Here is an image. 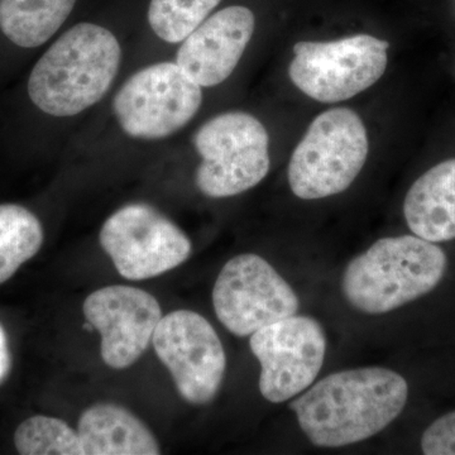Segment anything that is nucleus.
Instances as JSON below:
<instances>
[{
	"label": "nucleus",
	"mask_w": 455,
	"mask_h": 455,
	"mask_svg": "<svg viewBox=\"0 0 455 455\" xmlns=\"http://www.w3.org/2000/svg\"><path fill=\"white\" fill-rule=\"evenodd\" d=\"M407 396L401 374L368 367L331 374L290 406L314 445L339 448L386 429L403 412Z\"/></svg>",
	"instance_id": "f257e3e1"
},
{
	"label": "nucleus",
	"mask_w": 455,
	"mask_h": 455,
	"mask_svg": "<svg viewBox=\"0 0 455 455\" xmlns=\"http://www.w3.org/2000/svg\"><path fill=\"white\" fill-rule=\"evenodd\" d=\"M121 60V46L112 32L94 23H79L33 68L29 98L50 116H76L107 94Z\"/></svg>",
	"instance_id": "f03ea898"
},
{
	"label": "nucleus",
	"mask_w": 455,
	"mask_h": 455,
	"mask_svg": "<svg viewBox=\"0 0 455 455\" xmlns=\"http://www.w3.org/2000/svg\"><path fill=\"white\" fill-rule=\"evenodd\" d=\"M447 269L442 248L418 235L377 241L350 260L341 280L347 300L366 314H385L427 295Z\"/></svg>",
	"instance_id": "7ed1b4c3"
},
{
	"label": "nucleus",
	"mask_w": 455,
	"mask_h": 455,
	"mask_svg": "<svg viewBox=\"0 0 455 455\" xmlns=\"http://www.w3.org/2000/svg\"><path fill=\"white\" fill-rule=\"evenodd\" d=\"M368 156L367 131L348 108L317 116L296 147L289 164L292 193L304 200L343 193L359 175Z\"/></svg>",
	"instance_id": "20e7f679"
},
{
	"label": "nucleus",
	"mask_w": 455,
	"mask_h": 455,
	"mask_svg": "<svg viewBox=\"0 0 455 455\" xmlns=\"http://www.w3.org/2000/svg\"><path fill=\"white\" fill-rule=\"evenodd\" d=\"M194 145L202 157L196 185L204 196L215 199L238 196L267 176L268 133L251 114L214 116L196 132Z\"/></svg>",
	"instance_id": "39448f33"
},
{
	"label": "nucleus",
	"mask_w": 455,
	"mask_h": 455,
	"mask_svg": "<svg viewBox=\"0 0 455 455\" xmlns=\"http://www.w3.org/2000/svg\"><path fill=\"white\" fill-rule=\"evenodd\" d=\"M387 41L370 35L331 42H299L290 79L305 95L339 103L371 88L387 68Z\"/></svg>",
	"instance_id": "423d86ee"
},
{
	"label": "nucleus",
	"mask_w": 455,
	"mask_h": 455,
	"mask_svg": "<svg viewBox=\"0 0 455 455\" xmlns=\"http://www.w3.org/2000/svg\"><path fill=\"white\" fill-rule=\"evenodd\" d=\"M202 101V86L178 64L160 62L131 76L114 98L113 109L128 136L152 140L184 128Z\"/></svg>",
	"instance_id": "0eeeda50"
},
{
	"label": "nucleus",
	"mask_w": 455,
	"mask_h": 455,
	"mask_svg": "<svg viewBox=\"0 0 455 455\" xmlns=\"http://www.w3.org/2000/svg\"><path fill=\"white\" fill-rule=\"evenodd\" d=\"M101 247L119 275L147 280L178 267L190 257L191 242L173 221L148 204H128L108 218Z\"/></svg>",
	"instance_id": "6e6552de"
},
{
	"label": "nucleus",
	"mask_w": 455,
	"mask_h": 455,
	"mask_svg": "<svg viewBox=\"0 0 455 455\" xmlns=\"http://www.w3.org/2000/svg\"><path fill=\"white\" fill-rule=\"evenodd\" d=\"M221 324L236 337H248L272 323L296 315L299 299L267 260L241 254L227 262L212 290Z\"/></svg>",
	"instance_id": "1a4fd4ad"
},
{
	"label": "nucleus",
	"mask_w": 455,
	"mask_h": 455,
	"mask_svg": "<svg viewBox=\"0 0 455 455\" xmlns=\"http://www.w3.org/2000/svg\"><path fill=\"white\" fill-rule=\"evenodd\" d=\"M152 343L180 396L194 405L211 403L227 366L223 344L211 323L196 311H172L158 323Z\"/></svg>",
	"instance_id": "9d476101"
},
{
	"label": "nucleus",
	"mask_w": 455,
	"mask_h": 455,
	"mask_svg": "<svg viewBox=\"0 0 455 455\" xmlns=\"http://www.w3.org/2000/svg\"><path fill=\"white\" fill-rule=\"evenodd\" d=\"M250 346L260 363V394L269 403H283L309 388L324 364L325 333L313 317L272 323L251 335Z\"/></svg>",
	"instance_id": "9b49d317"
},
{
	"label": "nucleus",
	"mask_w": 455,
	"mask_h": 455,
	"mask_svg": "<svg viewBox=\"0 0 455 455\" xmlns=\"http://www.w3.org/2000/svg\"><path fill=\"white\" fill-rule=\"evenodd\" d=\"M86 322L101 335V358L114 370L131 367L148 348L163 319L151 293L131 286H109L84 302Z\"/></svg>",
	"instance_id": "f8f14e48"
},
{
	"label": "nucleus",
	"mask_w": 455,
	"mask_h": 455,
	"mask_svg": "<svg viewBox=\"0 0 455 455\" xmlns=\"http://www.w3.org/2000/svg\"><path fill=\"white\" fill-rule=\"evenodd\" d=\"M254 22L251 9H221L182 41L176 64L202 88L220 85L238 65L252 38Z\"/></svg>",
	"instance_id": "ddd939ff"
},
{
	"label": "nucleus",
	"mask_w": 455,
	"mask_h": 455,
	"mask_svg": "<svg viewBox=\"0 0 455 455\" xmlns=\"http://www.w3.org/2000/svg\"><path fill=\"white\" fill-rule=\"evenodd\" d=\"M407 226L431 243L455 238V158L416 180L403 203Z\"/></svg>",
	"instance_id": "4468645a"
},
{
	"label": "nucleus",
	"mask_w": 455,
	"mask_h": 455,
	"mask_svg": "<svg viewBox=\"0 0 455 455\" xmlns=\"http://www.w3.org/2000/svg\"><path fill=\"white\" fill-rule=\"evenodd\" d=\"M84 455H157L154 434L124 407L97 403L83 412L77 424Z\"/></svg>",
	"instance_id": "2eb2a0df"
},
{
	"label": "nucleus",
	"mask_w": 455,
	"mask_h": 455,
	"mask_svg": "<svg viewBox=\"0 0 455 455\" xmlns=\"http://www.w3.org/2000/svg\"><path fill=\"white\" fill-rule=\"evenodd\" d=\"M76 0H0V28L25 49L49 41L70 16Z\"/></svg>",
	"instance_id": "dca6fc26"
},
{
	"label": "nucleus",
	"mask_w": 455,
	"mask_h": 455,
	"mask_svg": "<svg viewBox=\"0 0 455 455\" xmlns=\"http://www.w3.org/2000/svg\"><path fill=\"white\" fill-rule=\"evenodd\" d=\"M42 243L44 229L33 212L13 204L0 205V283L36 256Z\"/></svg>",
	"instance_id": "f3484780"
},
{
	"label": "nucleus",
	"mask_w": 455,
	"mask_h": 455,
	"mask_svg": "<svg viewBox=\"0 0 455 455\" xmlns=\"http://www.w3.org/2000/svg\"><path fill=\"white\" fill-rule=\"evenodd\" d=\"M14 444L23 455H84L77 431L49 416H33L23 421L16 430Z\"/></svg>",
	"instance_id": "a211bd4d"
},
{
	"label": "nucleus",
	"mask_w": 455,
	"mask_h": 455,
	"mask_svg": "<svg viewBox=\"0 0 455 455\" xmlns=\"http://www.w3.org/2000/svg\"><path fill=\"white\" fill-rule=\"evenodd\" d=\"M221 0H151L148 22L161 40L179 44L202 25Z\"/></svg>",
	"instance_id": "6ab92c4d"
},
{
	"label": "nucleus",
	"mask_w": 455,
	"mask_h": 455,
	"mask_svg": "<svg viewBox=\"0 0 455 455\" xmlns=\"http://www.w3.org/2000/svg\"><path fill=\"white\" fill-rule=\"evenodd\" d=\"M421 449L427 455H455V411L442 416L425 430Z\"/></svg>",
	"instance_id": "aec40b11"
},
{
	"label": "nucleus",
	"mask_w": 455,
	"mask_h": 455,
	"mask_svg": "<svg viewBox=\"0 0 455 455\" xmlns=\"http://www.w3.org/2000/svg\"><path fill=\"white\" fill-rule=\"evenodd\" d=\"M12 357L9 350L8 338L4 328L0 324V383L4 382L11 372Z\"/></svg>",
	"instance_id": "412c9836"
}]
</instances>
